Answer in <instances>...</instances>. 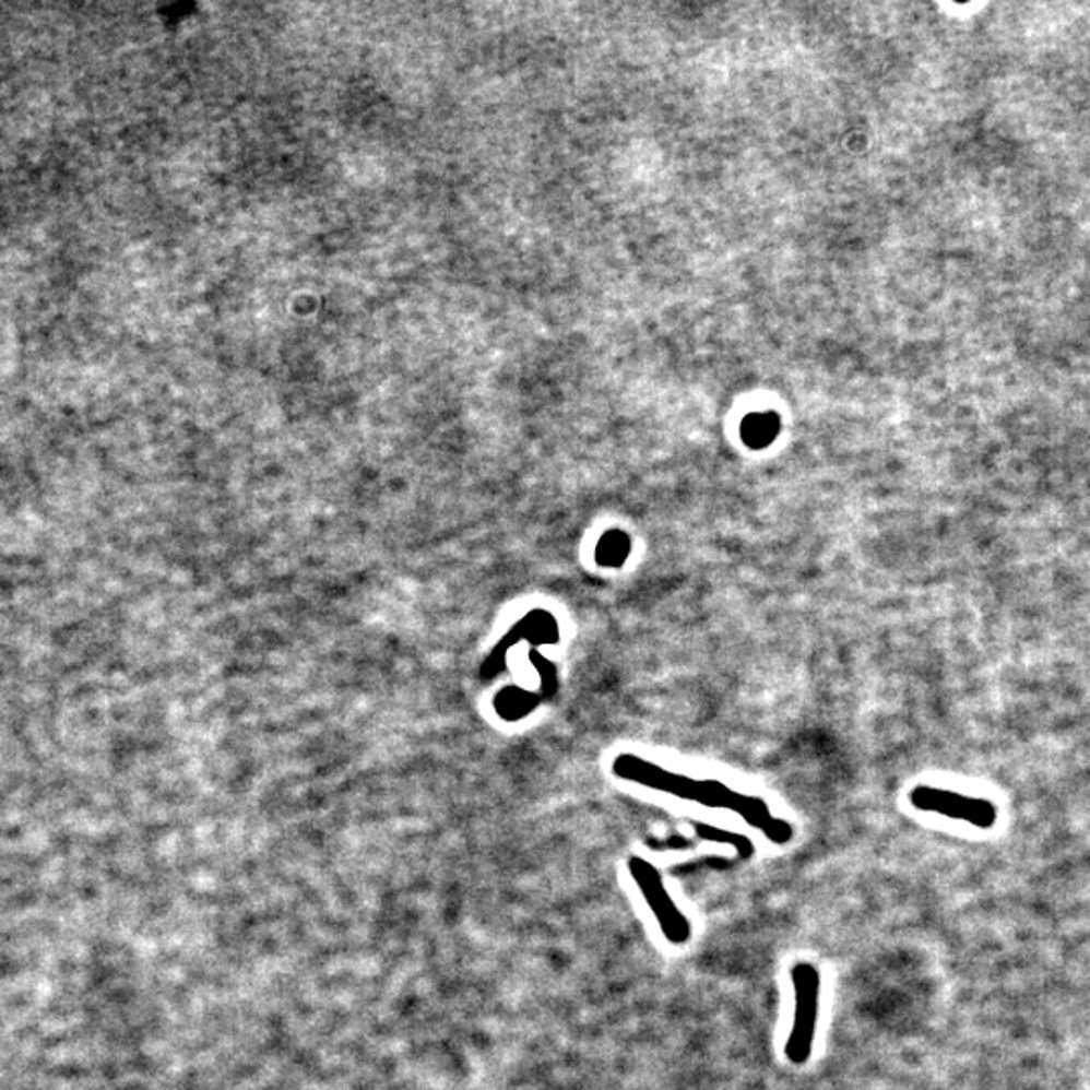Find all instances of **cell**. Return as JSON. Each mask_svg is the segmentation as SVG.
I'll return each mask as SVG.
<instances>
[{
    "instance_id": "cell-1",
    "label": "cell",
    "mask_w": 1090,
    "mask_h": 1090,
    "mask_svg": "<svg viewBox=\"0 0 1090 1090\" xmlns=\"http://www.w3.org/2000/svg\"><path fill=\"white\" fill-rule=\"evenodd\" d=\"M612 771L626 782L659 790L675 798L699 802L709 808L735 811L747 825L758 828L761 834H766L775 844H787L794 837V828L790 822L775 818L763 799L733 792L730 785L718 780H692L687 775L663 770L661 766L632 754H625L614 759Z\"/></svg>"
},
{
    "instance_id": "cell-2",
    "label": "cell",
    "mask_w": 1090,
    "mask_h": 1090,
    "mask_svg": "<svg viewBox=\"0 0 1090 1090\" xmlns=\"http://www.w3.org/2000/svg\"><path fill=\"white\" fill-rule=\"evenodd\" d=\"M790 980L794 990V1016L785 1040L784 1054L787 1063L804 1066L810 1061L818 1028L822 975L810 961H799L790 971Z\"/></svg>"
},
{
    "instance_id": "cell-3",
    "label": "cell",
    "mask_w": 1090,
    "mask_h": 1090,
    "mask_svg": "<svg viewBox=\"0 0 1090 1090\" xmlns=\"http://www.w3.org/2000/svg\"><path fill=\"white\" fill-rule=\"evenodd\" d=\"M628 870L635 885L639 887L642 899L647 901L652 915L656 919L659 929L663 931L666 941L673 945L689 944L692 935L691 921L678 909L675 899L666 891L661 870L640 856H632L628 861Z\"/></svg>"
},
{
    "instance_id": "cell-4",
    "label": "cell",
    "mask_w": 1090,
    "mask_h": 1090,
    "mask_svg": "<svg viewBox=\"0 0 1090 1090\" xmlns=\"http://www.w3.org/2000/svg\"><path fill=\"white\" fill-rule=\"evenodd\" d=\"M909 799L917 810L933 811L951 820H963L978 828H992L996 825L997 808L984 798H971L944 787L917 785Z\"/></svg>"
},
{
    "instance_id": "cell-5",
    "label": "cell",
    "mask_w": 1090,
    "mask_h": 1090,
    "mask_svg": "<svg viewBox=\"0 0 1090 1090\" xmlns=\"http://www.w3.org/2000/svg\"><path fill=\"white\" fill-rule=\"evenodd\" d=\"M630 549H632V542H630L628 533L611 530L600 537L594 559L600 568H620L630 556Z\"/></svg>"
},
{
    "instance_id": "cell-6",
    "label": "cell",
    "mask_w": 1090,
    "mask_h": 1090,
    "mask_svg": "<svg viewBox=\"0 0 1090 1090\" xmlns=\"http://www.w3.org/2000/svg\"><path fill=\"white\" fill-rule=\"evenodd\" d=\"M780 430V420L773 414H751L742 426V437L754 449L768 447Z\"/></svg>"
}]
</instances>
